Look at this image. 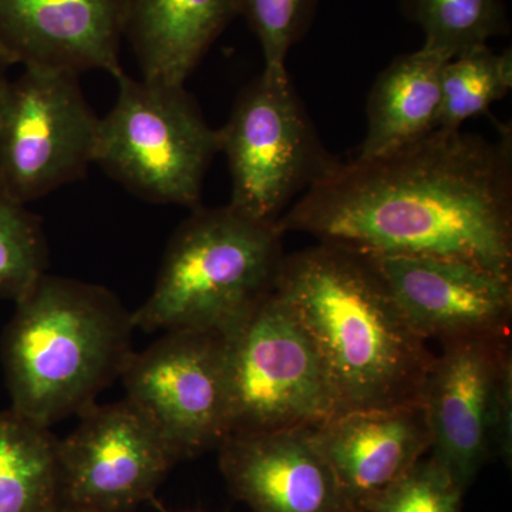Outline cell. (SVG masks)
<instances>
[{
	"label": "cell",
	"instance_id": "cell-1",
	"mask_svg": "<svg viewBox=\"0 0 512 512\" xmlns=\"http://www.w3.org/2000/svg\"><path fill=\"white\" fill-rule=\"evenodd\" d=\"M284 232L372 256L456 259L512 278V133L436 128L338 161L279 218Z\"/></svg>",
	"mask_w": 512,
	"mask_h": 512
},
{
	"label": "cell",
	"instance_id": "cell-2",
	"mask_svg": "<svg viewBox=\"0 0 512 512\" xmlns=\"http://www.w3.org/2000/svg\"><path fill=\"white\" fill-rule=\"evenodd\" d=\"M274 291L318 353L339 413L420 403L436 356L369 256L319 242L285 255Z\"/></svg>",
	"mask_w": 512,
	"mask_h": 512
},
{
	"label": "cell",
	"instance_id": "cell-3",
	"mask_svg": "<svg viewBox=\"0 0 512 512\" xmlns=\"http://www.w3.org/2000/svg\"><path fill=\"white\" fill-rule=\"evenodd\" d=\"M131 313L104 286L42 275L2 339L12 410L50 427L94 404L133 356Z\"/></svg>",
	"mask_w": 512,
	"mask_h": 512
},
{
	"label": "cell",
	"instance_id": "cell-4",
	"mask_svg": "<svg viewBox=\"0 0 512 512\" xmlns=\"http://www.w3.org/2000/svg\"><path fill=\"white\" fill-rule=\"evenodd\" d=\"M284 234L231 205L195 208L168 242L153 292L131 313L134 328L228 332L274 292Z\"/></svg>",
	"mask_w": 512,
	"mask_h": 512
},
{
	"label": "cell",
	"instance_id": "cell-5",
	"mask_svg": "<svg viewBox=\"0 0 512 512\" xmlns=\"http://www.w3.org/2000/svg\"><path fill=\"white\" fill-rule=\"evenodd\" d=\"M114 79L119 93L100 119L94 163L143 200L200 207L205 173L220 151L218 130L185 86L124 72Z\"/></svg>",
	"mask_w": 512,
	"mask_h": 512
},
{
	"label": "cell",
	"instance_id": "cell-6",
	"mask_svg": "<svg viewBox=\"0 0 512 512\" xmlns=\"http://www.w3.org/2000/svg\"><path fill=\"white\" fill-rule=\"evenodd\" d=\"M222 335L228 437L315 427L339 414L318 353L275 291Z\"/></svg>",
	"mask_w": 512,
	"mask_h": 512
},
{
	"label": "cell",
	"instance_id": "cell-7",
	"mask_svg": "<svg viewBox=\"0 0 512 512\" xmlns=\"http://www.w3.org/2000/svg\"><path fill=\"white\" fill-rule=\"evenodd\" d=\"M231 205L252 220L278 222L289 202L338 163L316 133L284 69H266L242 90L221 130Z\"/></svg>",
	"mask_w": 512,
	"mask_h": 512
},
{
	"label": "cell",
	"instance_id": "cell-8",
	"mask_svg": "<svg viewBox=\"0 0 512 512\" xmlns=\"http://www.w3.org/2000/svg\"><path fill=\"white\" fill-rule=\"evenodd\" d=\"M421 390L430 457L466 493L491 457H512L510 336L443 343Z\"/></svg>",
	"mask_w": 512,
	"mask_h": 512
},
{
	"label": "cell",
	"instance_id": "cell-9",
	"mask_svg": "<svg viewBox=\"0 0 512 512\" xmlns=\"http://www.w3.org/2000/svg\"><path fill=\"white\" fill-rule=\"evenodd\" d=\"M79 77L25 67L0 90V183L23 204L79 180L94 163L100 119Z\"/></svg>",
	"mask_w": 512,
	"mask_h": 512
},
{
	"label": "cell",
	"instance_id": "cell-10",
	"mask_svg": "<svg viewBox=\"0 0 512 512\" xmlns=\"http://www.w3.org/2000/svg\"><path fill=\"white\" fill-rule=\"evenodd\" d=\"M126 399L153 424L177 461L228 437L224 335L175 330L133 353L121 373Z\"/></svg>",
	"mask_w": 512,
	"mask_h": 512
},
{
	"label": "cell",
	"instance_id": "cell-11",
	"mask_svg": "<svg viewBox=\"0 0 512 512\" xmlns=\"http://www.w3.org/2000/svg\"><path fill=\"white\" fill-rule=\"evenodd\" d=\"M57 441L60 505L83 512H133L153 501L178 463L153 424L128 402L92 404Z\"/></svg>",
	"mask_w": 512,
	"mask_h": 512
},
{
	"label": "cell",
	"instance_id": "cell-12",
	"mask_svg": "<svg viewBox=\"0 0 512 512\" xmlns=\"http://www.w3.org/2000/svg\"><path fill=\"white\" fill-rule=\"evenodd\" d=\"M367 256L426 342L510 336L512 278L456 259Z\"/></svg>",
	"mask_w": 512,
	"mask_h": 512
},
{
	"label": "cell",
	"instance_id": "cell-13",
	"mask_svg": "<svg viewBox=\"0 0 512 512\" xmlns=\"http://www.w3.org/2000/svg\"><path fill=\"white\" fill-rule=\"evenodd\" d=\"M131 0H0V53L10 66L119 76Z\"/></svg>",
	"mask_w": 512,
	"mask_h": 512
},
{
	"label": "cell",
	"instance_id": "cell-14",
	"mask_svg": "<svg viewBox=\"0 0 512 512\" xmlns=\"http://www.w3.org/2000/svg\"><path fill=\"white\" fill-rule=\"evenodd\" d=\"M229 493L254 512H348L312 427L229 436L218 447Z\"/></svg>",
	"mask_w": 512,
	"mask_h": 512
},
{
	"label": "cell",
	"instance_id": "cell-15",
	"mask_svg": "<svg viewBox=\"0 0 512 512\" xmlns=\"http://www.w3.org/2000/svg\"><path fill=\"white\" fill-rule=\"evenodd\" d=\"M312 434L356 510L399 480L431 448L421 403L335 414L312 427Z\"/></svg>",
	"mask_w": 512,
	"mask_h": 512
},
{
	"label": "cell",
	"instance_id": "cell-16",
	"mask_svg": "<svg viewBox=\"0 0 512 512\" xmlns=\"http://www.w3.org/2000/svg\"><path fill=\"white\" fill-rule=\"evenodd\" d=\"M239 15L238 0H131L126 26L143 79L185 86Z\"/></svg>",
	"mask_w": 512,
	"mask_h": 512
},
{
	"label": "cell",
	"instance_id": "cell-17",
	"mask_svg": "<svg viewBox=\"0 0 512 512\" xmlns=\"http://www.w3.org/2000/svg\"><path fill=\"white\" fill-rule=\"evenodd\" d=\"M448 59L421 46L397 57L373 84L359 160L382 156L439 128L441 80Z\"/></svg>",
	"mask_w": 512,
	"mask_h": 512
},
{
	"label": "cell",
	"instance_id": "cell-18",
	"mask_svg": "<svg viewBox=\"0 0 512 512\" xmlns=\"http://www.w3.org/2000/svg\"><path fill=\"white\" fill-rule=\"evenodd\" d=\"M57 440L12 409L0 412V512H52L60 505Z\"/></svg>",
	"mask_w": 512,
	"mask_h": 512
},
{
	"label": "cell",
	"instance_id": "cell-19",
	"mask_svg": "<svg viewBox=\"0 0 512 512\" xmlns=\"http://www.w3.org/2000/svg\"><path fill=\"white\" fill-rule=\"evenodd\" d=\"M402 6L423 30V47L448 60L507 32L503 0H402Z\"/></svg>",
	"mask_w": 512,
	"mask_h": 512
},
{
	"label": "cell",
	"instance_id": "cell-20",
	"mask_svg": "<svg viewBox=\"0 0 512 512\" xmlns=\"http://www.w3.org/2000/svg\"><path fill=\"white\" fill-rule=\"evenodd\" d=\"M511 87V49L494 53L484 46L448 60L441 80L439 128L461 130L467 120L504 99Z\"/></svg>",
	"mask_w": 512,
	"mask_h": 512
},
{
	"label": "cell",
	"instance_id": "cell-21",
	"mask_svg": "<svg viewBox=\"0 0 512 512\" xmlns=\"http://www.w3.org/2000/svg\"><path fill=\"white\" fill-rule=\"evenodd\" d=\"M46 266L42 222L0 183V299L18 301Z\"/></svg>",
	"mask_w": 512,
	"mask_h": 512
},
{
	"label": "cell",
	"instance_id": "cell-22",
	"mask_svg": "<svg viewBox=\"0 0 512 512\" xmlns=\"http://www.w3.org/2000/svg\"><path fill=\"white\" fill-rule=\"evenodd\" d=\"M464 491L429 456L367 501L363 512H463Z\"/></svg>",
	"mask_w": 512,
	"mask_h": 512
},
{
	"label": "cell",
	"instance_id": "cell-23",
	"mask_svg": "<svg viewBox=\"0 0 512 512\" xmlns=\"http://www.w3.org/2000/svg\"><path fill=\"white\" fill-rule=\"evenodd\" d=\"M316 0H238L258 37L266 69H284L286 56L298 42L312 18Z\"/></svg>",
	"mask_w": 512,
	"mask_h": 512
},
{
	"label": "cell",
	"instance_id": "cell-24",
	"mask_svg": "<svg viewBox=\"0 0 512 512\" xmlns=\"http://www.w3.org/2000/svg\"><path fill=\"white\" fill-rule=\"evenodd\" d=\"M10 66V63L8 60L5 59V56L0 53V90H2L3 84L6 83V80L9 79L8 76H6V72H8V67Z\"/></svg>",
	"mask_w": 512,
	"mask_h": 512
},
{
	"label": "cell",
	"instance_id": "cell-25",
	"mask_svg": "<svg viewBox=\"0 0 512 512\" xmlns=\"http://www.w3.org/2000/svg\"><path fill=\"white\" fill-rule=\"evenodd\" d=\"M52 512H83V511H77V510H73V508L64 507V505H59V507H57L56 510H53Z\"/></svg>",
	"mask_w": 512,
	"mask_h": 512
},
{
	"label": "cell",
	"instance_id": "cell-26",
	"mask_svg": "<svg viewBox=\"0 0 512 512\" xmlns=\"http://www.w3.org/2000/svg\"><path fill=\"white\" fill-rule=\"evenodd\" d=\"M153 501H154V503H156V507L158 508V511H160V512H168L167 510H165L163 505H161L160 503H157L156 500H153Z\"/></svg>",
	"mask_w": 512,
	"mask_h": 512
},
{
	"label": "cell",
	"instance_id": "cell-27",
	"mask_svg": "<svg viewBox=\"0 0 512 512\" xmlns=\"http://www.w3.org/2000/svg\"><path fill=\"white\" fill-rule=\"evenodd\" d=\"M348 512H363V511H360V510H356V508H353V510H350Z\"/></svg>",
	"mask_w": 512,
	"mask_h": 512
}]
</instances>
